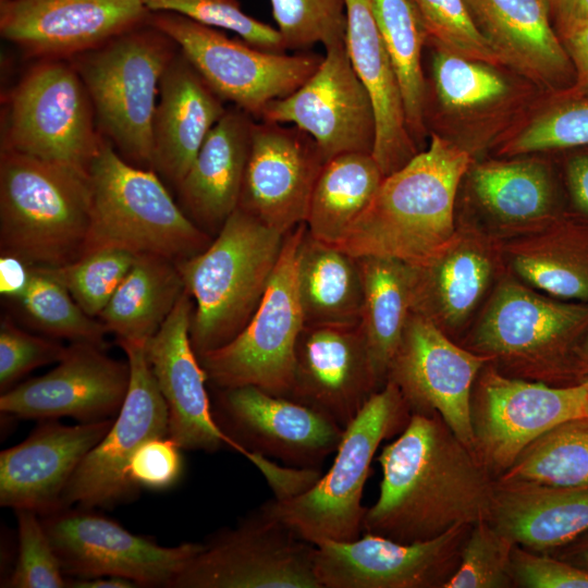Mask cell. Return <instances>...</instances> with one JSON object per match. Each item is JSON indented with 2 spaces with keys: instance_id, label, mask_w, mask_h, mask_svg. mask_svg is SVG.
<instances>
[{
  "instance_id": "cell-60",
  "label": "cell",
  "mask_w": 588,
  "mask_h": 588,
  "mask_svg": "<svg viewBox=\"0 0 588 588\" xmlns=\"http://www.w3.org/2000/svg\"><path fill=\"white\" fill-rule=\"evenodd\" d=\"M587 416H588V404H587Z\"/></svg>"
},
{
  "instance_id": "cell-42",
  "label": "cell",
  "mask_w": 588,
  "mask_h": 588,
  "mask_svg": "<svg viewBox=\"0 0 588 588\" xmlns=\"http://www.w3.org/2000/svg\"><path fill=\"white\" fill-rule=\"evenodd\" d=\"M432 75L441 105L451 110L467 111L494 103L509 90L494 65L441 47L433 54Z\"/></svg>"
},
{
  "instance_id": "cell-47",
  "label": "cell",
  "mask_w": 588,
  "mask_h": 588,
  "mask_svg": "<svg viewBox=\"0 0 588 588\" xmlns=\"http://www.w3.org/2000/svg\"><path fill=\"white\" fill-rule=\"evenodd\" d=\"M14 512L17 520V552L13 569L1 587H68V578L62 572L40 516L29 510Z\"/></svg>"
},
{
  "instance_id": "cell-3",
  "label": "cell",
  "mask_w": 588,
  "mask_h": 588,
  "mask_svg": "<svg viewBox=\"0 0 588 588\" xmlns=\"http://www.w3.org/2000/svg\"><path fill=\"white\" fill-rule=\"evenodd\" d=\"M88 172L2 149L0 248L29 267L84 255L90 224Z\"/></svg>"
},
{
  "instance_id": "cell-57",
  "label": "cell",
  "mask_w": 588,
  "mask_h": 588,
  "mask_svg": "<svg viewBox=\"0 0 588 588\" xmlns=\"http://www.w3.org/2000/svg\"><path fill=\"white\" fill-rule=\"evenodd\" d=\"M552 553L558 558L588 571V531Z\"/></svg>"
},
{
  "instance_id": "cell-58",
  "label": "cell",
  "mask_w": 588,
  "mask_h": 588,
  "mask_svg": "<svg viewBox=\"0 0 588 588\" xmlns=\"http://www.w3.org/2000/svg\"><path fill=\"white\" fill-rule=\"evenodd\" d=\"M68 587L72 588H136L134 581L115 576H100L93 578H68Z\"/></svg>"
},
{
  "instance_id": "cell-51",
  "label": "cell",
  "mask_w": 588,
  "mask_h": 588,
  "mask_svg": "<svg viewBox=\"0 0 588 588\" xmlns=\"http://www.w3.org/2000/svg\"><path fill=\"white\" fill-rule=\"evenodd\" d=\"M180 450L168 437L149 439L138 448L128 464L130 481L138 489L172 487L182 473Z\"/></svg>"
},
{
  "instance_id": "cell-20",
  "label": "cell",
  "mask_w": 588,
  "mask_h": 588,
  "mask_svg": "<svg viewBox=\"0 0 588 588\" xmlns=\"http://www.w3.org/2000/svg\"><path fill=\"white\" fill-rule=\"evenodd\" d=\"M58 365L1 393L0 412L20 419L72 417L78 422L115 418L130 385V365L105 350L72 342Z\"/></svg>"
},
{
  "instance_id": "cell-52",
  "label": "cell",
  "mask_w": 588,
  "mask_h": 588,
  "mask_svg": "<svg viewBox=\"0 0 588 588\" xmlns=\"http://www.w3.org/2000/svg\"><path fill=\"white\" fill-rule=\"evenodd\" d=\"M575 73L574 95L588 98V20L579 22L561 34Z\"/></svg>"
},
{
  "instance_id": "cell-35",
  "label": "cell",
  "mask_w": 588,
  "mask_h": 588,
  "mask_svg": "<svg viewBox=\"0 0 588 588\" xmlns=\"http://www.w3.org/2000/svg\"><path fill=\"white\" fill-rule=\"evenodd\" d=\"M413 267L412 311L449 326L469 315L491 274L490 260L481 250L453 243L428 262Z\"/></svg>"
},
{
  "instance_id": "cell-45",
  "label": "cell",
  "mask_w": 588,
  "mask_h": 588,
  "mask_svg": "<svg viewBox=\"0 0 588 588\" xmlns=\"http://www.w3.org/2000/svg\"><path fill=\"white\" fill-rule=\"evenodd\" d=\"M144 3L150 13H177L204 25L231 30L256 48L286 51L278 29L246 14L238 0H144Z\"/></svg>"
},
{
  "instance_id": "cell-49",
  "label": "cell",
  "mask_w": 588,
  "mask_h": 588,
  "mask_svg": "<svg viewBox=\"0 0 588 588\" xmlns=\"http://www.w3.org/2000/svg\"><path fill=\"white\" fill-rule=\"evenodd\" d=\"M68 346L53 338H42L19 328L10 319L0 322V390L15 385L29 371L58 363Z\"/></svg>"
},
{
  "instance_id": "cell-37",
  "label": "cell",
  "mask_w": 588,
  "mask_h": 588,
  "mask_svg": "<svg viewBox=\"0 0 588 588\" xmlns=\"http://www.w3.org/2000/svg\"><path fill=\"white\" fill-rule=\"evenodd\" d=\"M497 479L546 486L588 483V416L563 421L542 433Z\"/></svg>"
},
{
  "instance_id": "cell-48",
  "label": "cell",
  "mask_w": 588,
  "mask_h": 588,
  "mask_svg": "<svg viewBox=\"0 0 588 588\" xmlns=\"http://www.w3.org/2000/svg\"><path fill=\"white\" fill-rule=\"evenodd\" d=\"M588 145V98H575L544 111L506 146L509 154H527Z\"/></svg>"
},
{
  "instance_id": "cell-38",
  "label": "cell",
  "mask_w": 588,
  "mask_h": 588,
  "mask_svg": "<svg viewBox=\"0 0 588 588\" xmlns=\"http://www.w3.org/2000/svg\"><path fill=\"white\" fill-rule=\"evenodd\" d=\"M479 200L504 220L524 221L543 215L551 201L546 171L529 161L488 162L473 171Z\"/></svg>"
},
{
  "instance_id": "cell-30",
  "label": "cell",
  "mask_w": 588,
  "mask_h": 588,
  "mask_svg": "<svg viewBox=\"0 0 588 588\" xmlns=\"http://www.w3.org/2000/svg\"><path fill=\"white\" fill-rule=\"evenodd\" d=\"M489 520L520 547L554 552L588 531V483L555 487L495 479Z\"/></svg>"
},
{
  "instance_id": "cell-40",
  "label": "cell",
  "mask_w": 588,
  "mask_h": 588,
  "mask_svg": "<svg viewBox=\"0 0 588 588\" xmlns=\"http://www.w3.org/2000/svg\"><path fill=\"white\" fill-rule=\"evenodd\" d=\"M516 272L559 298L588 302V233L574 231L540 253L520 254Z\"/></svg>"
},
{
  "instance_id": "cell-33",
  "label": "cell",
  "mask_w": 588,
  "mask_h": 588,
  "mask_svg": "<svg viewBox=\"0 0 588 588\" xmlns=\"http://www.w3.org/2000/svg\"><path fill=\"white\" fill-rule=\"evenodd\" d=\"M297 287L306 326L359 324L363 285L355 257L306 231Z\"/></svg>"
},
{
  "instance_id": "cell-14",
  "label": "cell",
  "mask_w": 588,
  "mask_h": 588,
  "mask_svg": "<svg viewBox=\"0 0 588 588\" xmlns=\"http://www.w3.org/2000/svg\"><path fill=\"white\" fill-rule=\"evenodd\" d=\"M130 365L125 400L109 431L83 458L61 499L62 507L111 509L139 492L128 479V464L138 448L168 437V408L146 356V343L118 341Z\"/></svg>"
},
{
  "instance_id": "cell-39",
  "label": "cell",
  "mask_w": 588,
  "mask_h": 588,
  "mask_svg": "<svg viewBox=\"0 0 588 588\" xmlns=\"http://www.w3.org/2000/svg\"><path fill=\"white\" fill-rule=\"evenodd\" d=\"M24 291L14 299L30 323L53 339L85 342L106 350L107 330L88 316L59 282L30 267Z\"/></svg>"
},
{
  "instance_id": "cell-44",
  "label": "cell",
  "mask_w": 588,
  "mask_h": 588,
  "mask_svg": "<svg viewBox=\"0 0 588 588\" xmlns=\"http://www.w3.org/2000/svg\"><path fill=\"white\" fill-rule=\"evenodd\" d=\"M285 50L323 48L345 40L344 0H270Z\"/></svg>"
},
{
  "instance_id": "cell-1",
  "label": "cell",
  "mask_w": 588,
  "mask_h": 588,
  "mask_svg": "<svg viewBox=\"0 0 588 588\" xmlns=\"http://www.w3.org/2000/svg\"><path fill=\"white\" fill-rule=\"evenodd\" d=\"M377 461L382 480L365 532L411 543L489 519L495 479L437 413H411Z\"/></svg>"
},
{
  "instance_id": "cell-11",
  "label": "cell",
  "mask_w": 588,
  "mask_h": 588,
  "mask_svg": "<svg viewBox=\"0 0 588 588\" xmlns=\"http://www.w3.org/2000/svg\"><path fill=\"white\" fill-rule=\"evenodd\" d=\"M315 549L259 506L203 542L171 588H321Z\"/></svg>"
},
{
  "instance_id": "cell-8",
  "label": "cell",
  "mask_w": 588,
  "mask_h": 588,
  "mask_svg": "<svg viewBox=\"0 0 588 588\" xmlns=\"http://www.w3.org/2000/svg\"><path fill=\"white\" fill-rule=\"evenodd\" d=\"M306 231L304 222L285 234L265 295L245 328L223 346L198 356L208 381L217 389L254 385L289 396L296 343L305 327L297 268Z\"/></svg>"
},
{
  "instance_id": "cell-13",
  "label": "cell",
  "mask_w": 588,
  "mask_h": 588,
  "mask_svg": "<svg viewBox=\"0 0 588 588\" xmlns=\"http://www.w3.org/2000/svg\"><path fill=\"white\" fill-rule=\"evenodd\" d=\"M194 302L186 290L146 343V356L168 408V438L181 450L215 453L229 448L247 458L270 487L281 485L287 468L252 453L217 425L206 389V372L193 348L189 328Z\"/></svg>"
},
{
  "instance_id": "cell-41",
  "label": "cell",
  "mask_w": 588,
  "mask_h": 588,
  "mask_svg": "<svg viewBox=\"0 0 588 588\" xmlns=\"http://www.w3.org/2000/svg\"><path fill=\"white\" fill-rule=\"evenodd\" d=\"M135 257L121 248H100L62 266L32 268L59 282L88 316L98 318Z\"/></svg>"
},
{
  "instance_id": "cell-28",
  "label": "cell",
  "mask_w": 588,
  "mask_h": 588,
  "mask_svg": "<svg viewBox=\"0 0 588 588\" xmlns=\"http://www.w3.org/2000/svg\"><path fill=\"white\" fill-rule=\"evenodd\" d=\"M502 64L546 87L569 82L574 68L543 0H465Z\"/></svg>"
},
{
  "instance_id": "cell-21",
  "label": "cell",
  "mask_w": 588,
  "mask_h": 588,
  "mask_svg": "<svg viewBox=\"0 0 588 588\" xmlns=\"http://www.w3.org/2000/svg\"><path fill=\"white\" fill-rule=\"evenodd\" d=\"M324 163L306 132L291 124L256 120L237 208L285 235L306 222Z\"/></svg>"
},
{
  "instance_id": "cell-19",
  "label": "cell",
  "mask_w": 588,
  "mask_h": 588,
  "mask_svg": "<svg viewBox=\"0 0 588 588\" xmlns=\"http://www.w3.org/2000/svg\"><path fill=\"white\" fill-rule=\"evenodd\" d=\"M486 362L488 357L461 348L436 323L412 311L385 382L397 387L411 413H437L473 450L471 387Z\"/></svg>"
},
{
  "instance_id": "cell-56",
  "label": "cell",
  "mask_w": 588,
  "mask_h": 588,
  "mask_svg": "<svg viewBox=\"0 0 588 588\" xmlns=\"http://www.w3.org/2000/svg\"><path fill=\"white\" fill-rule=\"evenodd\" d=\"M572 376L576 383L588 378V326L575 342L571 355Z\"/></svg>"
},
{
  "instance_id": "cell-25",
  "label": "cell",
  "mask_w": 588,
  "mask_h": 588,
  "mask_svg": "<svg viewBox=\"0 0 588 588\" xmlns=\"http://www.w3.org/2000/svg\"><path fill=\"white\" fill-rule=\"evenodd\" d=\"M588 326V304L562 303L505 284L494 296L475 338L488 354L555 359L572 376L571 355Z\"/></svg>"
},
{
  "instance_id": "cell-6",
  "label": "cell",
  "mask_w": 588,
  "mask_h": 588,
  "mask_svg": "<svg viewBox=\"0 0 588 588\" xmlns=\"http://www.w3.org/2000/svg\"><path fill=\"white\" fill-rule=\"evenodd\" d=\"M409 416L400 390L387 381L344 429L328 473L307 490L273 498L261 510L314 544L358 539L367 510L363 491L373 456L384 439L404 429Z\"/></svg>"
},
{
  "instance_id": "cell-54",
  "label": "cell",
  "mask_w": 588,
  "mask_h": 588,
  "mask_svg": "<svg viewBox=\"0 0 588 588\" xmlns=\"http://www.w3.org/2000/svg\"><path fill=\"white\" fill-rule=\"evenodd\" d=\"M560 35L571 26L588 20V0H543Z\"/></svg>"
},
{
  "instance_id": "cell-18",
  "label": "cell",
  "mask_w": 588,
  "mask_h": 588,
  "mask_svg": "<svg viewBox=\"0 0 588 588\" xmlns=\"http://www.w3.org/2000/svg\"><path fill=\"white\" fill-rule=\"evenodd\" d=\"M211 409L219 428L237 444L296 468L319 469L344 433L311 407L254 385L218 389Z\"/></svg>"
},
{
  "instance_id": "cell-4",
  "label": "cell",
  "mask_w": 588,
  "mask_h": 588,
  "mask_svg": "<svg viewBox=\"0 0 588 588\" xmlns=\"http://www.w3.org/2000/svg\"><path fill=\"white\" fill-rule=\"evenodd\" d=\"M284 236L236 208L205 250L176 262L194 302L189 336L197 356L223 346L248 323Z\"/></svg>"
},
{
  "instance_id": "cell-24",
  "label": "cell",
  "mask_w": 588,
  "mask_h": 588,
  "mask_svg": "<svg viewBox=\"0 0 588 588\" xmlns=\"http://www.w3.org/2000/svg\"><path fill=\"white\" fill-rule=\"evenodd\" d=\"M113 420L74 426L40 420L25 440L0 453V505L39 516L62 509V494L72 475Z\"/></svg>"
},
{
  "instance_id": "cell-31",
  "label": "cell",
  "mask_w": 588,
  "mask_h": 588,
  "mask_svg": "<svg viewBox=\"0 0 588 588\" xmlns=\"http://www.w3.org/2000/svg\"><path fill=\"white\" fill-rule=\"evenodd\" d=\"M355 258L363 285L359 327L382 388L412 314L414 267L390 257Z\"/></svg>"
},
{
  "instance_id": "cell-23",
  "label": "cell",
  "mask_w": 588,
  "mask_h": 588,
  "mask_svg": "<svg viewBox=\"0 0 588 588\" xmlns=\"http://www.w3.org/2000/svg\"><path fill=\"white\" fill-rule=\"evenodd\" d=\"M380 389L359 324H305L296 343L289 399L345 429Z\"/></svg>"
},
{
  "instance_id": "cell-32",
  "label": "cell",
  "mask_w": 588,
  "mask_h": 588,
  "mask_svg": "<svg viewBox=\"0 0 588 588\" xmlns=\"http://www.w3.org/2000/svg\"><path fill=\"white\" fill-rule=\"evenodd\" d=\"M185 285L176 262L142 254L98 316L118 341L147 342L160 329Z\"/></svg>"
},
{
  "instance_id": "cell-55",
  "label": "cell",
  "mask_w": 588,
  "mask_h": 588,
  "mask_svg": "<svg viewBox=\"0 0 588 588\" xmlns=\"http://www.w3.org/2000/svg\"><path fill=\"white\" fill-rule=\"evenodd\" d=\"M567 179L575 204L588 215V155L577 156L569 161Z\"/></svg>"
},
{
  "instance_id": "cell-2",
  "label": "cell",
  "mask_w": 588,
  "mask_h": 588,
  "mask_svg": "<svg viewBox=\"0 0 588 588\" xmlns=\"http://www.w3.org/2000/svg\"><path fill=\"white\" fill-rule=\"evenodd\" d=\"M467 151L432 134L427 149L385 176L371 204L338 247L353 257L381 256L413 266L453 242V209Z\"/></svg>"
},
{
  "instance_id": "cell-22",
  "label": "cell",
  "mask_w": 588,
  "mask_h": 588,
  "mask_svg": "<svg viewBox=\"0 0 588 588\" xmlns=\"http://www.w3.org/2000/svg\"><path fill=\"white\" fill-rule=\"evenodd\" d=\"M3 38L44 59L74 58L145 23L144 0H3Z\"/></svg>"
},
{
  "instance_id": "cell-59",
  "label": "cell",
  "mask_w": 588,
  "mask_h": 588,
  "mask_svg": "<svg viewBox=\"0 0 588 588\" xmlns=\"http://www.w3.org/2000/svg\"><path fill=\"white\" fill-rule=\"evenodd\" d=\"M580 382L585 384V387H586V389H587V391H588V378L585 379V380H583V381H580Z\"/></svg>"
},
{
  "instance_id": "cell-7",
  "label": "cell",
  "mask_w": 588,
  "mask_h": 588,
  "mask_svg": "<svg viewBox=\"0 0 588 588\" xmlns=\"http://www.w3.org/2000/svg\"><path fill=\"white\" fill-rule=\"evenodd\" d=\"M177 50L147 20L72 62L88 91L99 133L140 168L151 169L156 97Z\"/></svg>"
},
{
  "instance_id": "cell-26",
  "label": "cell",
  "mask_w": 588,
  "mask_h": 588,
  "mask_svg": "<svg viewBox=\"0 0 588 588\" xmlns=\"http://www.w3.org/2000/svg\"><path fill=\"white\" fill-rule=\"evenodd\" d=\"M225 110L224 101L179 49L159 83L151 169L177 187Z\"/></svg>"
},
{
  "instance_id": "cell-61",
  "label": "cell",
  "mask_w": 588,
  "mask_h": 588,
  "mask_svg": "<svg viewBox=\"0 0 588 588\" xmlns=\"http://www.w3.org/2000/svg\"><path fill=\"white\" fill-rule=\"evenodd\" d=\"M3 1V0H0V2Z\"/></svg>"
},
{
  "instance_id": "cell-17",
  "label": "cell",
  "mask_w": 588,
  "mask_h": 588,
  "mask_svg": "<svg viewBox=\"0 0 588 588\" xmlns=\"http://www.w3.org/2000/svg\"><path fill=\"white\" fill-rule=\"evenodd\" d=\"M471 525L404 543L365 532L352 541L316 543L315 572L321 588H437L455 572Z\"/></svg>"
},
{
  "instance_id": "cell-5",
  "label": "cell",
  "mask_w": 588,
  "mask_h": 588,
  "mask_svg": "<svg viewBox=\"0 0 588 588\" xmlns=\"http://www.w3.org/2000/svg\"><path fill=\"white\" fill-rule=\"evenodd\" d=\"M88 177L91 206L84 255L121 248L177 262L211 243L152 169L128 162L106 138L88 167Z\"/></svg>"
},
{
  "instance_id": "cell-9",
  "label": "cell",
  "mask_w": 588,
  "mask_h": 588,
  "mask_svg": "<svg viewBox=\"0 0 588 588\" xmlns=\"http://www.w3.org/2000/svg\"><path fill=\"white\" fill-rule=\"evenodd\" d=\"M149 23L168 35L193 68L225 102L260 120L265 108L302 86L322 57L256 48L221 29L173 12L150 13Z\"/></svg>"
},
{
  "instance_id": "cell-10",
  "label": "cell",
  "mask_w": 588,
  "mask_h": 588,
  "mask_svg": "<svg viewBox=\"0 0 588 588\" xmlns=\"http://www.w3.org/2000/svg\"><path fill=\"white\" fill-rule=\"evenodd\" d=\"M72 62L44 59L14 88L3 149L88 172L103 137Z\"/></svg>"
},
{
  "instance_id": "cell-12",
  "label": "cell",
  "mask_w": 588,
  "mask_h": 588,
  "mask_svg": "<svg viewBox=\"0 0 588 588\" xmlns=\"http://www.w3.org/2000/svg\"><path fill=\"white\" fill-rule=\"evenodd\" d=\"M66 578L115 576L138 587H170L203 542L164 547L94 510L62 507L40 516Z\"/></svg>"
},
{
  "instance_id": "cell-29",
  "label": "cell",
  "mask_w": 588,
  "mask_h": 588,
  "mask_svg": "<svg viewBox=\"0 0 588 588\" xmlns=\"http://www.w3.org/2000/svg\"><path fill=\"white\" fill-rule=\"evenodd\" d=\"M255 121L226 108L176 187L182 209L205 232L218 233L238 207Z\"/></svg>"
},
{
  "instance_id": "cell-43",
  "label": "cell",
  "mask_w": 588,
  "mask_h": 588,
  "mask_svg": "<svg viewBox=\"0 0 588 588\" xmlns=\"http://www.w3.org/2000/svg\"><path fill=\"white\" fill-rule=\"evenodd\" d=\"M515 542L489 519L474 525L464 542L455 572L443 588H507L514 586Z\"/></svg>"
},
{
  "instance_id": "cell-27",
  "label": "cell",
  "mask_w": 588,
  "mask_h": 588,
  "mask_svg": "<svg viewBox=\"0 0 588 588\" xmlns=\"http://www.w3.org/2000/svg\"><path fill=\"white\" fill-rule=\"evenodd\" d=\"M344 3L346 51L370 96L376 115L372 157L388 176L418 151L407 128L401 89L375 19L372 0H344Z\"/></svg>"
},
{
  "instance_id": "cell-53",
  "label": "cell",
  "mask_w": 588,
  "mask_h": 588,
  "mask_svg": "<svg viewBox=\"0 0 588 588\" xmlns=\"http://www.w3.org/2000/svg\"><path fill=\"white\" fill-rule=\"evenodd\" d=\"M30 274V267L23 260L11 255H1L0 292L3 296L14 301L26 287Z\"/></svg>"
},
{
  "instance_id": "cell-34",
  "label": "cell",
  "mask_w": 588,
  "mask_h": 588,
  "mask_svg": "<svg viewBox=\"0 0 588 588\" xmlns=\"http://www.w3.org/2000/svg\"><path fill=\"white\" fill-rule=\"evenodd\" d=\"M384 177L372 154L347 152L328 160L311 194L305 222L308 233L324 243L341 245Z\"/></svg>"
},
{
  "instance_id": "cell-16",
  "label": "cell",
  "mask_w": 588,
  "mask_h": 588,
  "mask_svg": "<svg viewBox=\"0 0 588 588\" xmlns=\"http://www.w3.org/2000/svg\"><path fill=\"white\" fill-rule=\"evenodd\" d=\"M260 120L306 132L326 162L347 152L372 154L375 146L373 106L352 66L345 40L324 47L315 73L290 95L271 101Z\"/></svg>"
},
{
  "instance_id": "cell-15",
  "label": "cell",
  "mask_w": 588,
  "mask_h": 588,
  "mask_svg": "<svg viewBox=\"0 0 588 588\" xmlns=\"http://www.w3.org/2000/svg\"><path fill=\"white\" fill-rule=\"evenodd\" d=\"M584 383L550 387L512 379L490 370L471 402L473 450L498 477L532 441L556 425L587 416Z\"/></svg>"
},
{
  "instance_id": "cell-46",
  "label": "cell",
  "mask_w": 588,
  "mask_h": 588,
  "mask_svg": "<svg viewBox=\"0 0 588 588\" xmlns=\"http://www.w3.org/2000/svg\"><path fill=\"white\" fill-rule=\"evenodd\" d=\"M428 37L438 47L455 54L502 64L489 41L477 26L465 0H413Z\"/></svg>"
},
{
  "instance_id": "cell-36",
  "label": "cell",
  "mask_w": 588,
  "mask_h": 588,
  "mask_svg": "<svg viewBox=\"0 0 588 588\" xmlns=\"http://www.w3.org/2000/svg\"><path fill=\"white\" fill-rule=\"evenodd\" d=\"M375 19L393 64L411 136L426 132V83L421 51L427 30L413 0H372Z\"/></svg>"
},
{
  "instance_id": "cell-50",
  "label": "cell",
  "mask_w": 588,
  "mask_h": 588,
  "mask_svg": "<svg viewBox=\"0 0 588 588\" xmlns=\"http://www.w3.org/2000/svg\"><path fill=\"white\" fill-rule=\"evenodd\" d=\"M514 584L527 588H588V571L561 558L539 554L515 544L512 554Z\"/></svg>"
}]
</instances>
